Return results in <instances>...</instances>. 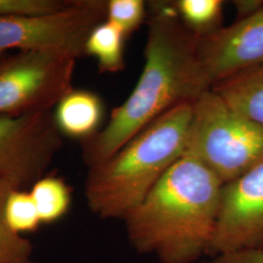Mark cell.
Masks as SVG:
<instances>
[{
  "mask_svg": "<svg viewBox=\"0 0 263 263\" xmlns=\"http://www.w3.org/2000/svg\"><path fill=\"white\" fill-rule=\"evenodd\" d=\"M146 23L142 72L127 100L113 109L104 129L83 142L88 169L111 158L164 113L194 104L212 89L198 54L199 37L180 21L174 1H151Z\"/></svg>",
  "mask_w": 263,
  "mask_h": 263,
  "instance_id": "cell-1",
  "label": "cell"
},
{
  "mask_svg": "<svg viewBox=\"0 0 263 263\" xmlns=\"http://www.w3.org/2000/svg\"><path fill=\"white\" fill-rule=\"evenodd\" d=\"M223 183L183 155L123 220L133 249L160 263H195L210 255Z\"/></svg>",
  "mask_w": 263,
  "mask_h": 263,
  "instance_id": "cell-2",
  "label": "cell"
},
{
  "mask_svg": "<svg viewBox=\"0 0 263 263\" xmlns=\"http://www.w3.org/2000/svg\"><path fill=\"white\" fill-rule=\"evenodd\" d=\"M192 104L164 113L111 158L88 169L85 197L92 213L104 219L124 220L147 196L183 156Z\"/></svg>",
  "mask_w": 263,
  "mask_h": 263,
  "instance_id": "cell-3",
  "label": "cell"
},
{
  "mask_svg": "<svg viewBox=\"0 0 263 263\" xmlns=\"http://www.w3.org/2000/svg\"><path fill=\"white\" fill-rule=\"evenodd\" d=\"M183 155L202 163L226 184L262 162L263 127L210 89L192 104Z\"/></svg>",
  "mask_w": 263,
  "mask_h": 263,
  "instance_id": "cell-4",
  "label": "cell"
},
{
  "mask_svg": "<svg viewBox=\"0 0 263 263\" xmlns=\"http://www.w3.org/2000/svg\"><path fill=\"white\" fill-rule=\"evenodd\" d=\"M78 58L59 50L18 51L0 61V116L53 110L72 87Z\"/></svg>",
  "mask_w": 263,
  "mask_h": 263,
  "instance_id": "cell-5",
  "label": "cell"
},
{
  "mask_svg": "<svg viewBox=\"0 0 263 263\" xmlns=\"http://www.w3.org/2000/svg\"><path fill=\"white\" fill-rule=\"evenodd\" d=\"M105 0H72L66 9L36 17L0 18V54L8 50H59L80 59L95 27L106 20Z\"/></svg>",
  "mask_w": 263,
  "mask_h": 263,
  "instance_id": "cell-6",
  "label": "cell"
},
{
  "mask_svg": "<svg viewBox=\"0 0 263 263\" xmlns=\"http://www.w3.org/2000/svg\"><path fill=\"white\" fill-rule=\"evenodd\" d=\"M62 144L53 110L0 116V179L30 187L46 175Z\"/></svg>",
  "mask_w": 263,
  "mask_h": 263,
  "instance_id": "cell-7",
  "label": "cell"
},
{
  "mask_svg": "<svg viewBox=\"0 0 263 263\" xmlns=\"http://www.w3.org/2000/svg\"><path fill=\"white\" fill-rule=\"evenodd\" d=\"M263 250V161L223 184L210 255Z\"/></svg>",
  "mask_w": 263,
  "mask_h": 263,
  "instance_id": "cell-8",
  "label": "cell"
},
{
  "mask_svg": "<svg viewBox=\"0 0 263 263\" xmlns=\"http://www.w3.org/2000/svg\"><path fill=\"white\" fill-rule=\"evenodd\" d=\"M198 54L212 85L263 64V8L229 27L199 37Z\"/></svg>",
  "mask_w": 263,
  "mask_h": 263,
  "instance_id": "cell-9",
  "label": "cell"
},
{
  "mask_svg": "<svg viewBox=\"0 0 263 263\" xmlns=\"http://www.w3.org/2000/svg\"><path fill=\"white\" fill-rule=\"evenodd\" d=\"M53 116L62 136L84 142L101 131L104 102L92 91L73 88L57 104Z\"/></svg>",
  "mask_w": 263,
  "mask_h": 263,
  "instance_id": "cell-10",
  "label": "cell"
},
{
  "mask_svg": "<svg viewBox=\"0 0 263 263\" xmlns=\"http://www.w3.org/2000/svg\"><path fill=\"white\" fill-rule=\"evenodd\" d=\"M212 90L237 112L263 127V64L217 82Z\"/></svg>",
  "mask_w": 263,
  "mask_h": 263,
  "instance_id": "cell-11",
  "label": "cell"
},
{
  "mask_svg": "<svg viewBox=\"0 0 263 263\" xmlns=\"http://www.w3.org/2000/svg\"><path fill=\"white\" fill-rule=\"evenodd\" d=\"M122 31L106 20L93 28L85 44V54L94 57L103 73H116L125 68V40Z\"/></svg>",
  "mask_w": 263,
  "mask_h": 263,
  "instance_id": "cell-12",
  "label": "cell"
},
{
  "mask_svg": "<svg viewBox=\"0 0 263 263\" xmlns=\"http://www.w3.org/2000/svg\"><path fill=\"white\" fill-rule=\"evenodd\" d=\"M29 193L42 224H52L61 220L71 206V189L60 177L45 175L30 186Z\"/></svg>",
  "mask_w": 263,
  "mask_h": 263,
  "instance_id": "cell-13",
  "label": "cell"
},
{
  "mask_svg": "<svg viewBox=\"0 0 263 263\" xmlns=\"http://www.w3.org/2000/svg\"><path fill=\"white\" fill-rule=\"evenodd\" d=\"M174 5L180 21L198 37L214 33L221 27V0H178Z\"/></svg>",
  "mask_w": 263,
  "mask_h": 263,
  "instance_id": "cell-14",
  "label": "cell"
},
{
  "mask_svg": "<svg viewBox=\"0 0 263 263\" xmlns=\"http://www.w3.org/2000/svg\"><path fill=\"white\" fill-rule=\"evenodd\" d=\"M15 186L0 179V263H34L32 260L33 246L10 229L4 216L5 202Z\"/></svg>",
  "mask_w": 263,
  "mask_h": 263,
  "instance_id": "cell-15",
  "label": "cell"
},
{
  "mask_svg": "<svg viewBox=\"0 0 263 263\" xmlns=\"http://www.w3.org/2000/svg\"><path fill=\"white\" fill-rule=\"evenodd\" d=\"M4 216L10 229L18 235L33 233L42 224L33 199L26 189L15 188L10 192Z\"/></svg>",
  "mask_w": 263,
  "mask_h": 263,
  "instance_id": "cell-16",
  "label": "cell"
},
{
  "mask_svg": "<svg viewBox=\"0 0 263 263\" xmlns=\"http://www.w3.org/2000/svg\"><path fill=\"white\" fill-rule=\"evenodd\" d=\"M147 17V4L142 0H109L106 21L119 28L128 37L141 27Z\"/></svg>",
  "mask_w": 263,
  "mask_h": 263,
  "instance_id": "cell-17",
  "label": "cell"
},
{
  "mask_svg": "<svg viewBox=\"0 0 263 263\" xmlns=\"http://www.w3.org/2000/svg\"><path fill=\"white\" fill-rule=\"evenodd\" d=\"M72 0H0V18L36 17L66 9Z\"/></svg>",
  "mask_w": 263,
  "mask_h": 263,
  "instance_id": "cell-18",
  "label": "cell"
},
{
  "mask_svg": "<svg viewBox=\"0 0 263 263\" xmlns=\"http://www.w3.org/2000/svg\"><path fill=\"white\" fill-rule=\"evenodd\" d=\"M204 263H263V250H242L216 254Z\"/></svg>",
  "mask_w": 263,
  "mask_h": 263,
  "instance_id": "cell-19",
  "label": "cell"
},
{
  "mask_svg": "<svg viewBox=\"0 0 263 263\" xmlns=\"http://www.w3.org/2000/svg\"><path fill=\"white\" fill-rule=\"evenodd\" d=\"M237 21L249 18L263 8L262 0H236L233 2Z\"/></svg>",
  "mask_w": 263,
  "mask_h": 263,
  "instance_id": "cell-20",
  "label": "cell"
},
{
  "mask_svg": "<svg viewBox=\"0 0 263 263\" xmlns=\"http://www.w3.org/2000/svg\"><path fill=\"white\" fill-rule=\"evenodd\" d=\"M3 58H4V56H3V54H0V61H1V60H2Z\"/></svg>",
  "mask_w": 263,
  "mask_h": 263,
  "instance_id": "cell-21",
  "label": "cell"
}]
</instances>
